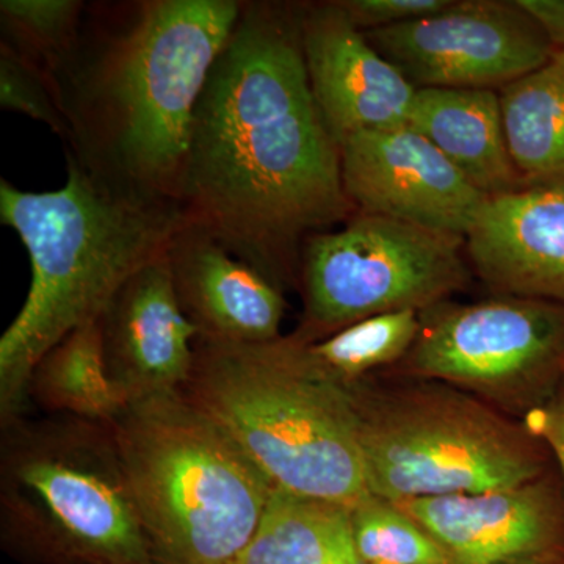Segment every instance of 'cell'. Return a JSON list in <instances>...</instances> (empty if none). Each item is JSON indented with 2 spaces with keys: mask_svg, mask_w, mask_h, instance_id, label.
Instances as JSON below:
<instances>
[{
  "mask_svg": "<svg viewBox=\"0 0 564 564\" xmlns=\"http://www.w3.org/2000/svg\"><path fill=\"white\" fill-rule=\"evenodd\" d=\"M302 33L311 90L339 148L355 133L408 124L417 88L337 2L304 7Z\"/></svg>",
  "mask_w": 564,
  "mask_h": 564,
  "instance_id": "7c38bea8",
  "label": "cell"
},
{
  "mask_svg": "<svg viewBox=\"0 0 564 564\" xmlns=\"http://www.w3.org/2000/svg\"><path fill=\"white\" fill-rule=\"evenodd\" d=\"M558 52H560V55H562L563 61H564V51H558Z\"/></svg>",
  "mask_w": 564,
  "mask_h": 564,
  "instance_id": "f1b7e54d",
  "label": "cell"
},
{
  "mask_svg": "<svg viewBox=\"0 0 564 564\" xmlns=\"http://www.w3.org/2000/svg\"><path fill=\"white\" fill-rule=\"evenodd\" d=\"M236 564H362L350 508L276 488Z\"/></svg>",
  "mask_w": 564,
  "mask_h": 564,
  "instance_id": "d6986e66",
  "label": "cell"
},
{
  "mask_svg": "<svg viewBox=\"0 0 564 564\" xmlns=\"http://www.w3.org/2000/svg\"><path fill=\"white\" fill-rule=\"evenodd\" d=\"M505 135L527 187H564V61L499 91Z\"/></svg>",
  "mask_w": 564,
  "mask_h": 564,
  "instance_id": "ac0fdd59",
  "label": "cell"
},
{
  "mask_svg": "<svg viewBox=\"0 0 564 564\" xmlns=\"http://www.w3.org/2000/svg\"><path fill=\"white\" fill-rule=\"evenodd\" d=\"M364 35L415 88L502 90L558 52L518 2L500 0H454L432 17Z\"/></svg>",
  "mask_w": 564,
  "mask_h": 564,
  "instance_id": "30bf717a",
  "label": "cell"
},
{
  "mask_svg": "<svg viewBox=\"0 0 564 564\" xmlns=\"http://www.w3.org/2000/svg\"><path fill=\"white\" fill-rule=\"evenodd\" d=\"M181 392L274 488L347 508L370 496L350 389L322 370L295 334L261 344L196 339Z\"/></svg>",
  "mask_w": 564,
  "mask_h": 564,
  "instance_id": "277c9868",
  "label": "cell"
},
{
  "mask_svg": "<svg viewBox=\"0 0 564 564\" xmlns=\"http://www.w3.org/2000/svg\"><path fill=\"white\" fill-rule=\"evenodd\" d=\"M242 3L140 0L96 9L55 74L66 154L117 187L180 206L196 106Z\"/></svg>",
  "mask_w": 564,
  "mask_h": 564,
  "instance_id": "7a4b0ae2",
  "label": "cell"
},
{
  "mask_svg": "<svg viewBox=\"0 0 564 564\" xmlns=\"http://www.w3.org/2000/svg\"><path fill=\"white\" fill-rule=\"evenodd\" d=\"M429 384L375 389L347 384L358 414L367 488L375 497L411 499L499 491L547 475V445L480 399Z\"/></svg>",
  "mask_w": 564,
  "mask_h": 564,
  "instance_id": "52a82bcc",
  "label": "cell"
},
{
  "mask_svg": "<svg viewBox=\"0 0 564 564\" xmlns=\"http://www.w3.org/2000/svg\"><path fill=\"white\" fill-rule=\"evenodd\" d=\"M408 124L488 198L527 187L511 159L496 90L417 88Z\"/></svg>",
  "mask_w": 564,
  "mask_h": 564,
  "instance_id": "e0dca14e",
  "label": "cell"
},
{
  "mask_svg": "<svg viewBox=\"0 0 564 564\" xmlns=\"http://www.w3.org/2000/svg\"><path fill=\"white\" fill-rule=\"evenodd\" d=\"M345 193L364 214L466 237L488 199L410 124L340 143Z\"/></svg>",
  "mask_w": 564,
  "mask_h": 564,
  "instance_id": "8fae6325",
  "label": "cell"
},
{
  "mask_svg": "<svg viewBox=\"0 0 564 564\" xmlns=\"http://www.w3.org/2000/svg\"><path fill=\"white\" fill-rule=\"evenodd\" d=\"M524 423L552 452L564 484V389L551 403L527 415Z\"/></svg>",
  "mask_w": 564,
  "mask_h": 564,
  "instance_id": "484cf974",
  "label": "cell"
},
{
  "mask_svg": "<svg viewBox=\"0 0 564 564\" xmlns=\"http://www.w3.org/2000/svg\"><path fill=\"white\" fill-rule=\"evenodd\" d=\"M166 258L182 311L198 339L261 344L282 336L288 304L281 289L209 234L185 223Z\"/></svg>",
  "mask_w": 564,
  "mask_h": 564,
  "instance_id": "2e32d148",
  "label": "cell"
},
{
  "mask_svg": "<svg viewBox=\"0 0 564 564\" xmlns=\"http://www.w3.org/2000/svg\"><path fill=\"white\" fill-rule=\"evenodd\" d=\"M29 403L47 415H66L110 425L124 410V397L104 359L99 318L51 348L33 369Z\"/></svg>",
  "mask_w": 564,
  "mask_h": 564,
  "instance_id": "ffe728a7",
  "label": "cell"
},
{
  "mask_svg": "<svg viewBox=\"0 0 564 564\" xmlns=\"http://www.w3.org/2000/svg\"><path fill=\"white\" fill-rule=\"evenodd\" d=\"M421 329V313L397 311L364 318L318 343L307 344L313 361L339 383L364 380L373 370L402 361Z\"/></svg>",
  "mask_w": 564,
  "mask_h": 564,
  "instance_id": "44dd1931",
  "label": "cell"
},
{
  "mask_svg": "<svg viewBox=\"0 0 564 564\" xmlns=\"http://www.w3.org/2000/svg\"><path fill=\"white\" fill-rule=\"evenodd\" d=\"M403 369L513 413L540 410L563 391L564 304L500 295L473 304H436Z\"/></svg>",
  "mask_w": 564,
  "mask_h": 564,
  "instance_id": "9c48e42d",
  "label": "cell"
},
{
  "mask_svg": "<svg viewBox=\"0 0 564 564\" xmlns=\"http://www.w3.org/2000/svg\"><path fill=\"white\" fill-rule=\"evenodd\" d=\"M466 254L499 295L564 304V187L486 199L467 232Z\"/></svg>",
  "mask_w": 564,
  "mask_h": 564,
  "instance_id": "9a60e30c",
  "label": "cell"
},
{
  "mask_svg": "<svg viewBox=\"0 0 564 564\" xmlns=\"http://www.w3.org/2000/svg\"><path fill=\"white\" fill-rule=\"evenodd\" d=\"M0 106L50 126L63 140L68 135L55 82L6 44L0 46Z\"/></svg>",
  "mask_w": 564,
  "mask_h": 564,
  "instance_id": "cb8c5ba5",
  "label": "cell"
},
{
  "mask_svg": "<svg viewBox=\"0 0 564 564\" xmlns=\"http://www.w3.org/2000/svg\"><path fill=\"white\" fill-rule=\"evenodd\" d=\"M466 237L356 212L339 231L311 234L302 248L303 322L313 344L352 323L447 302L469 280Z\"/></svg>",
  "mask_w": 564,
  "mask_h": 564,
  "instance_id": "ba28073f",
  "label": "cell"
},
{
  "mask_svg": "<svg viewBox=\"0 0 564 564\" xmlns=\"http://www.w3.org/2000/svg\"><path fill=\"white\" fill-rule=\"evenodd\" d=\"M154 564H236L274 485L182 392L132 400L110 423Z\"/></svg>",
  "mask_w": 564,
  "mask_h": 564,
  "instance_id": "5b68a950",
  "label": "cell"
},
{
  "mask_svg": "<svg viewBox=\"0 0 564 564\" xmlns=\"http://www.w3.org/2000/svg\"><path fill=\"white\" fill-rule=\"evenodd\" d=\"M104 359L126 402L181 392L198 339L182 311L165 254L132 274L99 317Z\"/></svg>",
  "mask_w": 564,
  "mask_h": 564,
  "instance_id": "4fadbf2b",
  "label": "cell"
},
{
  "mask_svg": "<svg viewBox=\"0 0 564 564\" xmlns=\"http://www.w3.org/2000/svg\"><path fill=\"white\" fill-rule=\"evenodd\" d=\"M454 0H337L359 31H377L432 17L452 6Z\"/></svg>",
  "mask_w": 564,
  "mask_h": 564,
  "instance_id": "d4e9b609",
  "label": "cell"
},
{
  "mask_svg": "<svg viewBox=\"0 0 564 564\" xmlns=\"http://www.w3.org/2000/svg\"><path fill=\"white\" fill-rule=\"evenodd\" d=\"M513 564H564V547L543 552V554L527 556V558L519 560V562Z\"/></svg>",
  "mask_w": 564,
  "mask_h": 564,
  "instance_id": "83f0119b",
  "label": "cell"
},
{
  "mask_svg": "<svg viewBox=\"0 0 564 564\" xmlns=\"http://www.w3.org/2000/svg\"><path fill=\"white\" fill-rule=\"evenodd\" d=\"M0 220L28 250V299L0 339V422L25 415L33 369L80 326L98 321L132 274L162 258L185 226L177 204L101 180L66 154V181L25 192L0 181Z\"/></svg>",
  "mask_w": 564,
  "mask_h": 564,
  "instance_id": "3957f363",
  "label": "cell"
},
{
  "mask_svg": "<svg viewBox=\"0 0 564 564\" xmlns=\"http://www.w3.org/2000/svg\"><path fill=\"white\" fill-rule=\"evenodd\" d=\"M440 541L451 564H513L564 547V484L395 502Z\"/></svg>",
  "mask_w": 564,
  "mask_h": 564,
  "instance_id": "5bb4252c",
  "label": "cell"
},
{
  "mask_svg": "<svg viewBox=\"0 0 564 564\" xmlns=\"http://www.w3.org/2000/svg\"><path fill=\"white\" fill-rule=\"evenodd\" d=\"M84 10L79 0H2V44L55 82L79 40Z\"/></svg>",
  "mask_w": 564,
  "mask_h": 564,
  "instance_id": "7402d4cb",
  "label": "cell"
},
{
  "mask_svg": "<svg viewBox=\"0 0 564 564\" xmlns=\"http://www.w3.org/2000/svg\"><path fill=\"white\" fill-rule=\"evenodd\" d=\"M350 521L362 564H451L440 541L391 500L370 494L350 508Z\"/></svg>",
  "mask_w": 564,
  "mask_h": 564,
  "instance_id": "603a6c76",
  "label": "cell"
},
{
  "mask_svg": "<svg viewBox=\"0 0 564 564\" xmlns=\"http://www.w3.org/2000/svg\"><path fill=\"white\" fill-rule=\"evenodd\" d=\"M304 7L243 2L193 117L180 207L276 288L310 232L356 214L303 52Z\"/></svg>",
  "mask_w": 564,
  "mask_h": 564,
  "instance_id": "6da1fadb",
  "label": "cell"
},
{
  "mask_svg": "<svg viewBox=\"0 0 564 564\" xmlns=\"http://www.w3.org/2000/svg\"><path fill=\"white\" fill-rule=\"evenodd\" d=\"M538 22L556 51H564V0H516Z\"/></svg>",
  "mask_w": 564,
  "mask_h": 564,
  "instance_id": "4316f807",
  "label": "cell"
},
{
  "mask_svg": "<svg viewBox=\"0 0 564 564\" xmlns=\"http://www.w3.org/2000/svg\"><path fill=\"white\" fill-rule=\"evenodd\" d=\"M0 532L29 564H154L104 423L47 414L3 423Z\"/></svg>",
  "mask_w": 564,
  "mask_h": 564,
  "instance_id": "8992f818",
  "label": "cell"
}]
</instances>
